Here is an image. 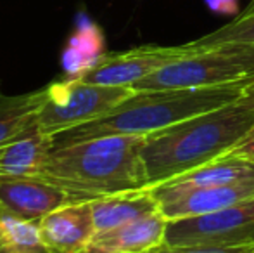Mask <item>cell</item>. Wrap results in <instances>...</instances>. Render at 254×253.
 I'll return each instance as SVG.
<instances>
[{"mask_svg": "<svg viewBox=\"0 0 254 253\" xmlns=\"http://www.w3.org/2000/svg\"><path fill=\"white\" fill-rule=\"evenodd\" d=\"M147 253H254V245L248 247H216V245H166Z\"/></svg>", "mask_w": 254, "mask_h": 253, "instance_id": "d6986e66", "label": "cell"}, {"mask_svg": "<svg viewBox=\"0 0 254 253\" xmlns=\"http://www.w3.org/2000/svg\"><path fill=\"white\" fill-rule=\"evenodd\" d=\"M128 87H106L78 78H64L47 85V97L37 116L45 134L56 135L101 118L133 94Z\"/></svg>", "mask_w": 254, "mask_h": 253, "instance_id": "5b68a950", "label": "cell"}, {"mask_svg": "<svg viewBox=\"0 0 254 253\" xmlns=\"http://www.w3.org/2000/svg\"><path fill=\"white\" fill-rule=\"evenodd\" d=\"M249 82L206 88L135 90L130 97L85 125L54 137V146H66L111 135H149L209 109L230 104L244 94Z\"/></svg>", "mask_w": 254, "mask_h": 253, "instance_id": "3957f363", "label": "cell"}, {"mask_svg": "<svg viewBox=\"0 0 254 253\" xmlns=\"http://www.w3.org/2000/svg\"><path fill=\"white\" fill-rule=\"evenodd\" d=\"M223 44L254 45V0L230 23L189 42L192 49H204Z\"/></svg>", "mask_w": 254, "mask_h": 253, "instance_id": "ac0fdd59", "label": "cell"}, {"mask_svg": "<svg viewBox=\"0 0 254 253\" xmlns=\"http://www.w3.org/2000/svg\"><path fill=\"white\" fill-rule=\"evenodd\" d=\"M0 94H2V92H0Z\"/></svg>", "mask_w": 254, "mask_h": 253, "instance_id": "603a6c76", "label": "cell"}, {"mask_svg": "<svg viewBox=\"0 0 254 253\" xmlns=\"http://www.w3.org/2000/svg\"><path fill=\"white\" fill-rule=\"evenodd\" d=\"M67 203H74L71 194L38 175L0 177V213L38 222Z\"/></svg>", "mask_w": 254, "mask_h": 253, "instance_id": "9c48e42d", "label": "cell"}, {"mask_svg": "<svg viewBox=\"0 0 254 253\" xmlns=\"http://www.w3.org/2000/svg\"><path fill=\"white\" fill-rule=\"evenodd\" d=\"M104 35L97 24L85 21L69 38L63 54V68L66 78H80L106 56Z\"/></svg>", "mask_w": 254, "mask_h": 253, "instance_id": "9a60e30c", "label": "cell"}, {"mask_svg": "<svg viewBox=\"0 0 254 253\" xmlns=\"http://www.w3.org/2000/svg\"><path fill=\"white\" fill-rule=\"evenodd\" d=\"M0 253H51L44 245L38 222L0 213Z\"/></svg>", "mask_w": 254, "mask_h": 253, "instance_id": "e0dca14e", "label": "cell"}, {"mask_svg": "<svg viewBox=\"0 0 254 253\" xmlns=\"http://www.w3.org/2000/svg\"><path fill=\"white\" fill-rule=\"evenodd\" d=\"M54 148V137L35 123L23 134L0 144V177L37 175Z\"/></svg>", "mask_w": 254, "mask_h": 253, "instance_id": "7c38bea8", "label": "cell"}, {"mask_svg": "<svg viewBox=\"0 0 254 253\" xmlns=\"http://www.w3.org/2000/svg\"><path fill=\"white\" fill-rule=\"evenodd\" d=\"M242 97L248 99L249 102H253V104H254V80H251L248 85H246L244 94H242Z\"/></svg>", "mask_w": 254, "mask_h": 253, "instance_id": "7402d4cb", "label": "cell"}, {"mask_svg": "<svg viewBox=\"0 0 254 253\" xmlns=\"http://www.w3.org/2000/svg\"><path fill=\"white\" fill-rule=\"evenodd\" d=\"M251 180H254V162L235 158V156H223L157 186L170 191H189L197 187L230 186V184L251 182Z\"/></svg>", "mask_w": 254, "mask_h": 253, "instance_id": "4fadbf2b", "label": "cell"}, {"mask_svg": "<svg viewBox=\"0 0 254 253\" xmlns=\"http://www.w3.org/2000/svg\"><path fill=\"white\" fill-rule=\"evenodd\" d=\"M149 189L159 203V212L170 222L220 212L235 203L251 199L254 198V180L230 186L197 187L189 191H170L159 186Z\"/></svg>", "mask_w": 254, "mask_h": 253, "instance_id": "ba28073f", "label": "cell"}, {"mask_svg": "<svg viewBox=\"0 0 254 253\" xmlns=\"http://www.w3.org/2000/svg\"><path fill=\"white\" fill-rule=\"evenodd\" d=\"M47 97V87L17 95L0 94V144L23 134L37 123V116Z\"/></svg>", "mask_w": 254, "mask_h": 253, "instance_id": "2e32d148", "label": "cell"}, {"mask_svg": "<svg viewBox=\"0 0 254 253\" xmlns=\"http://www.w3.org/2000/svg\"><path fill=\"white\" fill-rule=\"evenodd\" d=\"M192 49L187 44L177 47H161V45H144L125 52L106 54L92 70L81 75L78 80L87 84L106 85V87H128L147 78L154 71L166 64L190 54Z\"/></svg>", "mask_w": 254, "mask_h": 253, "instance_id": "52a82bcc", "label": "cell"}, {"mask_svg": "<svg viewBox=\"0 0 254 253\" xmlns=\"http://www.w3.org/2000/svg\"><path fill=\"white\" fill-rule=\"evenodd\" d=\"M164 243L216 247L254 245V198L207 215L170 220Z\"/></svg>", "mask_w": 254, "mask_h": 253, "instance_id": "8992f818", "label": "cell"}, {"mask_svg": "<svg viewBox=\"0 0 254 253\" xmlns=\"http://www.w3.org/2000/svg\"><path fill=\"white\" fill-rule=\"evenodd\" d=\"M253 130L254 104L241 97L145 135L142 160L149 187L223 158Z\"/></svg>", "mask_w": 254, "mask_h": 253, "instance_id": "6da1fadb", "label": "cell"}, {"mask_svg": "<svg viewBox=\"0 0 254 253\" xmlns=\"http://www.w3.org/2000/svg\"><path fill=\"white\" fill-rule=\"evenodd\" d=\"M211 10L218 14H237V0H206Z\"/></svg>", "mask_w": 254, "mask_h": 253, "instance_id": "44dd1931", "label": "cell"}, {"mask_svg": "<svg viewBox=\"0 0 254 253\" xmlns=\"http://www.w3.org/2000/svg\"><path fill=\"white\" fill-rule=\"evenodd\" d=\"M92 212H94L95 229L97 233L145 219L159 212V203L152 196L151 189L121 192V194L107 196V198L94 199Z\"/></svg>", "mask_w": 254, "mask_h": 253, "instance_id": "5bb4252c", "label": "cell"}, {"mask_svg": "<svg viewBox=\"0 0 254 253\" xmlns=\"http://www.w3.org/2000/svg\"><path fill=\"white\" fill-rule=\"evenodd\" d=\"M168 219L161 212L133 220L94 236L85 253H147L166 238Z\"/></svg>", "mask_w": 254, "mask_h": 253, "instance_id": "8fae6325", "label": "cell"}, {"mask_svg": "<svg viewBox=\"0 0 254 253\" xmlns=\"http://www.w3.org/2000/svg\"><path fill=\"white\" fill-rule=\"evenodd\" d=\"M251 80H254V45L223 44L192 49L190 54L166 64L135 84L133 90L206 88Z\"/></svg>", "mask_w": 254, "mask_h": 253, "instance_id": "277c9868", "label": "cell"}, {"mask_svg": "<svg viewBox=\"0 0 254 253\" xmlns=\"http://www.w3.org/2000/svg\"><path fill=\"white\" fill-rule=\"evenodd\" d=\"M227 156H235V158H244L254 162V130L242 142H239Z\"/></svg>", "mask_w": 254, "mask_h": 253, "instance_id": "ffe728a7", "label": "cell"}, {"mask_svg": "<svg viewBox=\"0 0 254 253\" xmlns=\"http://www.w3.org/2000/svg\"><path fill=\"white\" fill-rule=\"evenodd\" d=\"M144 139V135H111L54 146L37 175L59 186L74 201L147 189Z\"/></svg>", "mask_w": 254, "mask_h": 253, "instance_id": "7a4b0ae2", "label": "cell"}, {"mask_svg": "<svg viewBox=\"0 0 254 253\" xmlns=\"http://www.w3.org/2000/svg\"><path fill=\"white\" fill-rule=\"evenodd\" d=\"M44 245L51 253H85L97 234L90 201H74L38 220Z\"/></svg>", "mask_w": 254, "mask_h": 253, "instance_id": "30bf717a", "label": "cell"}]
</instances>
